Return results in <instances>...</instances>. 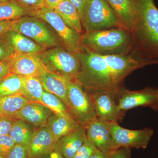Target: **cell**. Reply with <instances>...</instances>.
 Listing matches in <instances>:
<instances>
[{
    "instance_id": "obj_1",
    "label": "cell",
    "mask_w": 158,
    "mask_h": 158,
    "mask_svg": "<svg viewBox=\"0 0 158 158\" xmlns=\"http://www.w3.org/2000/svg\"><path fill=\"white\" fill-rule=\"evenodd\" d=\"M80 62L76 79L90 95L106 92L116 98L124 88L125 78L132 72L146 65L127 55H101L81 46L76 53Z\"/></svg>"
},
{
    "instance_id": "obj_2",
    "label": "cell",
    "mask_w": 158,
    "mask_h": 158,
    "mask_svg": "<svg viewBox=\"0 0 158 158\" xmlns=\"http://www.w3.org/2000/svg\"><path fill=\"white\" fill-rule=\"evenodd\" d=\"M130 31L123 28L85 32L81 44L101 55H126L131 45Z\"/></svg>"
},
{
    "instance_id": "obj_3",
    "label": "cell",
    "mask_w": 158,
    "mask_h": 158,
    "mask_svg": "<svg viewBox=\"0 0 158 158\" xmlns=\"http://www.w3.org/2000/svg\"><path fill=\"white\" fill-rule=\"evenodd\" d=\"M40 57L48 71L58 74L69 81L76 80L80 69L76 54L59 46L46 49Z\"/></svg>"
},
{
    "instance_id": "obj_4",
    "label": "cell",
    "mask_w": 158,
    "mask_h": 158,
    "mask_svg": "<svg viewBox=\"0 0 158 158\" xmlns=\"http://www.w3.org/2000/svg\"><path fill=\"white\" fill-rule=\"evenodd\" d=\"M67 97L69 113L80 126L85 127L97 118L91 95L76 80L69 81Z\"/></svg>"
},
{
    "instance_id": "obj_5",
    "label": "cell",
    "mask_w": 158,
    "mask_h": 158,
    "mask_svg": "<svg viewBox=\"0 0 158 158\" xmlns=\"http://www.w3.org/2000/svg\"><path fill=\"white\" fill-rule=\"evenodd\" d=\"M82 25L85 32L123 28L106 0H87Z\"/></svg>"
},
{
    "instance_id": "obj_6",
    "label": "cell",
    "mask_w": 158,
    "mask_h": 158,
    "mask_svg": "<svg viewBox=\"0 0 158 158\" xmlns=\"http://www.w3.org/2000/svg\"><path fill=\"white\" fill-rule=\"evenodd\" d=\"M46 23L39 18L26 15L15 20L13 30L29 37L46 49L62 45L56 34Z\"/></svg>"
},
{
    "instance_id": "obj_7",
    "label": "cell",
    "mask_w": 158,
    "mask_h": 158,
    "mask_svg": "<svg viewBox=\"0 0 158 158\" xmlns=\"http://www.w3.org/2000/svg\"><path fill=\"white\" fill-rule=\"evenodd\" d=\"M32 16L39 18L49 25L67 50L76 54L80 49L82 34L69 27L55 10L45 6L33 11Z\"/></svg>"
},
{
    "instance_id": "obj_8",
    "label": "cell",
    "mask_w": 158,
    "mask_h": 158,
    "mask_svg": "<svg viewBox=\"0 0 158 158\" xmlns=\"http://www.w3.org/2000/svg\"><path fill=\"white\" fill-rule=\"evenodd\" d=\"M113 139V150L122 147L140 149L147 148L154 131L150 128L139 130L122 127L118 122L108 123Z\"/></svg>"
},
{
    "instance_id": "obj_9",
    "label": "cell",
    "mask_w": 158,
    "mask_h": 158,
    "mask_svg": "<svg viewBox=\"0 0 158 158\" xmlns=\"http://www.w3.org/2000/svg\"><path fill=\"white\" fill-rule=\"evenodd\" d=\"M125 29L137 33L141 23V11L136 0H106Z\"/></svg>"
},
{
    "instance_id": "obj_10",
    "label": "cell",
    "mask_w": 158,
    "mask_h": 158,
    "mask_svg": "<svg viewBox=\"0 0 158 158\" xmlns=\"http://www.w3.org/2000/svg\"><path fill=\"white\" fill-rule=\"evenodd\" d=\"M158 98V89L148 87L144 89L131 91L123 89L117 99L119 110L125 112L139 106L152 107Z\"/></svg>"
},
{
    "instance_id": "obj_11",
    "label": "cell",
    "mask_w": 158,
    "mask_h": 158,
    "mask_svg": "<svg viewBox=\"0 0 158 158\" xmlns=\"http://www.w3.org/2000/svg\"><path fill=\"white\" fill-rule=\"evenodd\" d=\"M11 74L23 77H39L48 71L40 55L13 54L9 59Z\"/></svg>"
},
{
    "instance_id": "obj_12",
    "label": "cell",
    "mask_w": 158,
    "mask_h": 158,
    "mask_svg": "<svg viewBox=\"0 0 158 158\" xmlns=\"http://www.w3.org/2000/svg\"><path fill=\"white\" fill-rule=\"evenodd\" d=\"M91 96L98 118L108 123L118 122L123 116L124 112L119 110L113 94L103 92Z\"/></svg>"
},
{
    "instance_id": "obj_13",
    "label": "cell",
    "mask_w": 158,
    "mask_h": 158,
    "mask_svg": "<svg viewBox=\"0 0 158 158\" xmlns=\"http://www.w3.org/2000/svg\"><path fill=\"white\" fill-rule=\"evenodd\" d=\"M55 113L41 103L30 102L12 118L25 122L35 129L46 127L49 117Z\"/></svg>"
},
{
    "instance_id": "obj_14",
    "label": "cell",
    "mask_w": 158,
    "mask_h": 158,
    "mask_svg": "<svg viewBox=\"0 0 158 158\" xmlns=\"http://www.w3.org/2000/svg\"><path fill=\"white\" fill-rule=\"evenodd\" d=\"M85 128L87 138L98 149L108 154L113 151V139L108 122L97 118Z\"/></svg>"
},
{
    "instance_id": "obj_15",
    "label": "cell",
    "mask_w": 158,
    "mask_h": 158,
    "mask_svg": "<svg viewBox=\"0 0 158 158\" xmlns=\"http://www.w3.org/2000/svg\"><path fill=\"white\" fill-rule=\"evenodd\" d=\"M87 139L85 128L79 126L55 142L53 151L65 158H73L77 151Z\"/></svg>"
},
{
    "instance_id": "obj_16",
    "label": "cell",
    "mask_w": 158,
    "mask_h": 158,
    "mask_svg": "<svg viewBox=\"0 0 158 158\" xmlns=\"http://www.w3.org/2000/svg\"><path fill=\"white\" fill-rule=\"evenodd\" d=\"M53 138L46 127L36 129L27 148V158H42L53 151Z\"/></svg>"
},
{
    "instance_id": "obj_17",
    "label": "cell",
    "mask_w": 158,
    "mask_h": 158,
    "mask_svg": "<svg viewBox=\"0 0 158 158\" xmlns=\"http://www.w3.org/2000/svg\"><path fill=\"white\" fill-rule=\"evenodd\" d=\"M141 11V23L136 33L137 39L146 37L158 26V9L154 0H136Z\"/></svg>"
},
{
    "instance_id": "obj_18",
    "label": "cell",
    "mask_w": 158,
    "mask_h": 158,
    "mask_svg": "<svg viewBox=\"0 0 158 158\" xmlns=\"http://www.w3.org/2000/svg\"><path fill=\"white\" fill-rule=\"evenodd\" d=\"M2 37L10 44L15 54L40 55L46 50L32 39L14 30L8 31Z\"/></svg>"
},
{
    "instance_id": "obj_19",
    "label": "cell",
    "mask_w": 158,
    "mask_h": 158,
    "mask_svg": "<svg viewBox=\"0 0 158 158\" xmlns=\"http://www.w3.org/2000/svg\"><path fill=\"white\" fill-rule=\"evenodd\" d=\"M39 78L44 90L59 97L68 107L67 94L69 81L62 76L48 71Z\"/></svg>"
},
{
    "instance_id": "obj_20",
    "label": "cell",
    "mask_w": 158,
    "mask_h": 158,
    "mask_svg": "<svg viewBox=\"0 0 158 158\" xmlns=\"http://www.w3.org/2000/svg\"><path fill=\"white\" fill-rule=\"evenodd\" d=\"M80 126L72 116L54 113L49 117L48 128L53 138L54 143Z\"/></svg>"
},
{
    "instance_id": "obj_21",
    "label": "cell",
    "mask_w": 158,
    "mask_h": 158,
    "mask_svg": "<svg viewBox=\"0 0 158 158\" xmlns=\"http://www.w3.org/2000/svg\"><path fill=\"white\" fill-rule=\"evenodd\" d=\"M54 10L61 16L69 27L80 34L83 33V27L78 11L69 0L62 1Z\"/></svg>"
},
{
    "instance_id": "obj_22",
    "label": "cell",
    "mask_w": 158,
    "mask_h": 158,
    "mask_svg": "<svg viewBox=\"0 0 158 158\" xmlns=\"http://www.w3.org/2000/svg\"><path fill=\"white\" fill-rule=\"evenodd\" d=\"M36 129L20 119H15L9 135L15 144L23 145L27 148Z\"/></svg>"
},
{
    "instance_id": "obj_23",
    "label": "cell",
    "mask_w": 158,
    "mask_h": 158,
    "mask_svg": "<svg viewBox=\"0 0 158 158\" xmlns=\"http://www.w3.org/2000/svg\"><path fill=\"white\" fill-rule=\"evenodd\" d=\"M33 11L11 0L0 4V22L15 20L26 15L32 16Z\"/></svg>"
},
{
    "instance_id": "obj_24",
    "label": "cell",
    "mask_w": 158,
    "mask_h": 158,
    "mask_svg": "<svg viewBox=\"0 0 158 158\" xmlns=\"http://www.w3.org/2000/svg\"><path fill=\"white\" fill-rule=\"evenodd\" d=\"M31 102L21 94L0 97V113L12 117L26 104Z\"/></svg>"
},
{
    "instance_id": "obj_25",
    "label": "cell",
    "mask_w": 158,
    "mask_h": 158,
    "mask_svg": "<svg viewBox=\"0 0 158 158\" xmlns=\"http://www.w3.org/2000/svg\"><path fill=\"white\" fill-rule=\"evenodd\" d=\"M44 90L39 77H24L21 94L30 102L41 103Z\"/></svg>"
},
{
    "instance_id": "obj_26",
    "label": "cell",
    "mask_w": 158,
    "mask_h": 158,
    "mask_svg": "<svg viewBox=\"0 0 158 158\" xmlns=\"http://www.w3.org/2000/svg\"><path fill=\"white\" fill-rule=\"evenodd\" d=\"M24 77L10 74L0 81V97L14 94H21Z\"/></svg>"
},
{
    "instance_id": "obj_27",
    "label": "cell",
    "mask_w": 158,
    "mask_h": 158,
    "mask_svg": "<svg viewBox=\"0 0 158 158\" xmlns=\"http://www.w3.org/2000/svg\"><path fill=\"white\" fill-rule=\"evenodd\" d=\"M41 103L52 110L55 113L65 116H72L67 106L59 97L47 92L45 90L43 94Z\"/></svg>"
},
{
    "instance_id": "obj_28",
    "label": "cell",
    "mask_w": 158,
    "mask_h": 158,
    "mask_svg": "<svg viewBox=\"0 0 158 158\" xmlns=\"http://www.w3.org/2000/svg\"><path fill=\"white\" fill-rule=\"evenodd\" d=\"M97 149L95 145L87 138L77 151L73 158H89Z\"/></svg>"
},
{
    "instance_id": "obj_29",
    "label": "cell",
    "mask_w": 158,
    "mask_h": 158,
    "mask_svg": "<svg viewBox=\"0 0 158 158\" xmlns=\"http://www.w3.org/2000/svg\"><path fill=\"white\" fill-rule=\"evenodd\" d=\"M15 145L14 141L9 135L0 136V155L7 158Z\"/></svg>"
},
{
    "instance_id": "obj_30",
    "label": "cell",
    "mask_w": 158,
    "mask_h": 158,
    "mask_svg": "<svg viewBox=\"0 0 158 158\" xmlns=\"http://www.w3.org/2000/svg\"><path fill=\"white\" fill-rule=\"evenodd\" d=\"M14 53L10 44L2 36L0 37V61L9 59Z\"/></svg>"
},
{
    "instance_id": "obj_31",
    "label": "cell",
    "mask_w": 158,
    "mask_h": 158,
    "mask_svg": "<svg viewBox=\"0 0 158 158\" xmlns=\"http://www.w3.org/2000/svg\"><path fill=\"white\" fill-rule=\"evenodd\" d=\"M15 120L11 116H0V136L9 135Z\"/></svg>"
},
{
    "instance_id": "obj_32",
    "label": "cell",
    "mask_w": 158,
    "mask_h": 158,
    "mask_svg": "<svg viewBox=\"0 0 158 158\" xmlns=\"http://www.w3.org/2000/svg\"><path fill=\"white\" fill-rule=\"evenodd\" d=\"M26 9L32 11L46 7L44 0H14Z\"/></svg>"
},
{
    "instance_id": "obj_33",
    "label": "cell",
    "mask_w": 158,
    "mask_h": 158,
    "mask_svg": "<svg viewBox=\"0 0 158 158\" xmlns=\"http://www.w3.org/2000/svg\"><path fill=\"white\" fill-rule=\"evenodd\" d=\"M27 158V148L20 144H15L7 157V158Z\"/></svg>"
},
{
    "instance_id": "obj_34",
    "label": "cell",
    "mask_w": 158,
    "mask_h": 158,
    "mask_svg": "<svg viewBox=\"0 0 158 158\" xmlns=\"http://www.w3.org/2000/svg\"><path fill=\"white\" fill-rule=\"evenodd\" d=\"M131 150L125 147L114 150L109 154V158H131Z\"/></svg>"
},
{
    "instance_id": "obj_35",
    "label": "cell",
    "mask_w": 158,
    "mask_h": 158,
    "mask_svg": "<svg viewBox=\"0 0 158 158\" xmlns=\"http://www.w3.org/2000/svg\"><path fill=\"white\" fill-rule=\"evenodd\" d=\"M10 74L11 73L9 59L0 61V81Z\"/></svg>"
},
{
    "instance_id": "obj_36",
    "label": "cell",
    "mask_w": 158,
    "mask_h": 158,
    "mask_svg": "<svg viewBox=\"0 0 158 158\" xmlns=\"http://www.w3.org/2000/svg\"><path fill=\"white\" fill-rule=\"evenodd\" d=\"M76 8L78 11L81 22L84 18V11L87 0H69Z\"/></svg>"
},
{
    "instance_id": "obj_37",
    "label": "cell",
    "mask_w": 158,
    "mask_h": 158,
    "mask_svg": "<svg viewBox=\"0 0 158 158\" xmlns=\"http://www.w3.org/2000/svg\"><path fill=\"white\" fill-rule=\"evenodd\" d=\"M15 20L0 22V37L11 30H13Z\"/></svg>"
},
{
    "instance_id": "obj_38",
    "label": "cell",
    "mask_w": 158,
    "mask_h": 158,
    "mask_svg": "<svg viewBox=\"0 0 158 158\" xmlns=\"http://www.w3.org/2000/svg\"><path fill=\"white\" fill-rule=\"evenodd\" d=\"M64 0H44L46 7L52 10H54L56 7Z\"/></svg>"
},
{
    "instance_id": "obj_39",
    "label": "cell",
    "mask_w": 158,
    "mask_h": 158,
    "mask_svg": "<svg viewBox=\"0 0 158 158\" xmlns=\"http://www.w3.org/2000/svg\"><path fill=\"white\" fill-rule=\"evenodd\" d=\"M89 158H109V154L97 149Z\"/></svg>"
},
{
    "instance_id": "obj_40",
    "label": "cell",
    "mask_w": 158,
    "mask_h": 158,
    "mask_svg": "<svg viewBox=\"0 0 158 158\" xmlns=\"http://www.w3.org/2000/svg\"><path fill=\"white\" fill-rule=\"evenodd\" d=\"M51 158H65L59 153L53 151L50 154Z\"/></svg>"
},
{
    "instance_id": "obj_41",
    "label": "cell",
    "mask_w": 158,
    "mask_h": 158,
    "mask_svg": "<svg viewBox=\"0 0 158 158\" xmlns=\"http://www.w3.org/2000/svg\"><path fill=\"white\" fill-rule=\"evenodd\" d=\"M151 108H152V110H155V111H158V98L155 104Z\"/></svg>"
},
{
    "instance_id": "obj_42",
    "label": "cell",
    "mask_w": 158,
    "mask_h": 158,
    "mask_svg": "<svg viewBox=\"0 0 158 158\" xmlns=\"http://www.w3.org/2000/svg\"><path fill=\"white\" fill-rule=\"evenodd\" d=\"M10 1H11V0H0V4L6 2H9Z\"/></svg>"
},
{
    "instance_id": "obj_43",
    "label": "cell",
    "mask_w": 158,
    "mask_h": 158,
    "mask_svg": "<svg viewBox=\"0 0 158 158\" xmlns=\"http://www.w3.org/2000/svg\"><path fill=\"white\" fill-rule=\"evenodd\" d=\"M51 158L50 157V155H48L46 156H45L43 158Z\"/></svg>"
},
{
    "instance_id": "obj_44",
    "label": "cell",
    "mask_w": 158,
    "mask_h": 158,
    "mask_svg": "<svg viewBox=\"0 0 158 158\" xmlns=\"http://www.w3.org/2000/svg\"><path fill=\"white\" fill-rule=\"evenodd\" d=\"M0 158H5L3 157L2 156L0 155Z\"/></svg>"
},
{
    "instance_id": "obj_45",
    "label": "cell",
    "mask_w": 158,
    "mask_h": 158,
    "mask_svg": "<svg viewBox=\"0 0 158 158\" xmlns=\"http://www.w3.org/2000/svg\"><path fill=\"white\" fill-rule=\"evenodd\" d=\"M2 114H1V113H0V116H2Z\"/></svg>"
},
{
    "instance_id": "obj_46",
    "label": "cell",
    "mask_w": 158,
    "mask_h": 158,
    "mask_svg": "<svg viewBox=\"0 0 158 158\" xmlns=\"http://www.w3.org/2000/svg\"></svg>"
}]
</instances>
